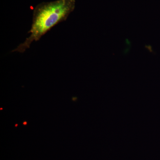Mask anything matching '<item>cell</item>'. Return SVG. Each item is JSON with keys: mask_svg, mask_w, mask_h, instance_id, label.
Instances as JSON below:
<instances>
[{"mask_svg": "<svg viewBox=\"0 0 160 160\" xmlns=\"http://www.w3.org/2000/svg\"><path fill=\"white\" fill-rule=\"evenodd\" d=\"M75 4L76 0H56L39 4L33 10L31 28L28 32L30 35L11 52H25L32 43L39 41L54 26L66 21L74 10Z\"/></svg>", "mask_w": 160, "mask_h": 160, "instance_id": "6da1fadb", "label": "cell"}, {"mask_svg": "<svg viewBox=\"0 0 160 160\" xmlns=\"http://www.w3.org/2000/svg\"><path fill=\"white\" fill-rule=\"evenodd\" d=\"M26 123H27V122H25L23 123V124H26Z\"/></svg>", "mask_w": 160, "mask_h": 160, "instance_id": "7a4b0ae2", "label": "cell"}]
</instances>
